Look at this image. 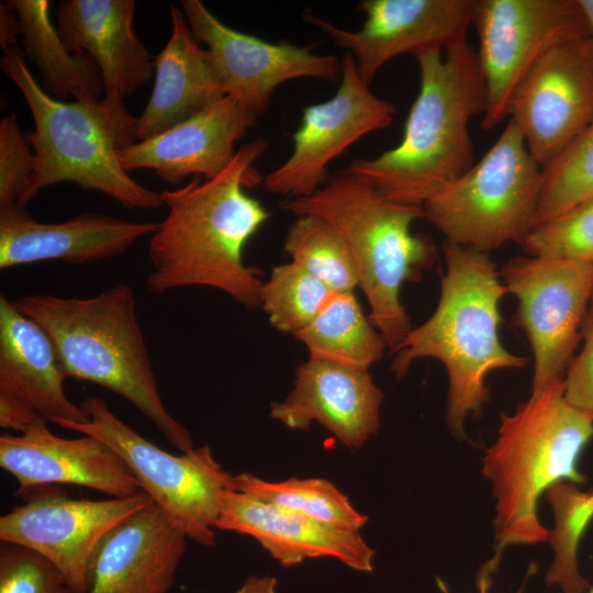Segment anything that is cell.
Listing matches in <instances>:
<instances>
[{"label":"cell","instance_id":"1","mask_svg":"<svg viewBox=\"0 0 593 593\" xmlns=\"http://www.w3.org/2000/svg\"><path fill=\"white\" fill-rule=\"evenodd\" d=\"M267 148L265 138L246 143L215 177H193L160 192L168 212L149 239L146 284L153 294L208 287L247 309L260 306L261 271L246 265L243 254L269 214L245 189L264 181L254 164Z\"/></svg>","mask_w":593,"mask_h":593},{"label":"cell","instance_id":"2","mask_svg":"<svg viewBox=\"0 0 593 593\" xmlns=\"http://www.w3.org/2000/svg\"><path fill=\"white\" fill-rule=\"evenodd\" d=\"M419 90L401 142L347 170L388 199L422 208L474 164L470 120L486 108L477 51L467 41L415 56Z\"/></svg>","mask_w":593,"mask_h":593},{"label":"cell","instance_id":"3","mask_svg":"<svg viewBox=\"0 0 593 593\" xmlns=\"http://www.w3.org/2000/svg\"><path fill=\"white\" fill-rule=\"evenodd\" d=\"M443 254L446 271L437 307L396 348L392 370L401 378L416 359L439 360L449 380L447 423L462 438L468 415L489 401V373L523 368L528 359L501 343L500 304L507 291L489 254L447 240Z\"/></svg>","mask_w":593,"mask_h":593},{"label":"cell","instance_id":"4","mask_svg":"<svg viewBox=\"0 0 593 593\" xmlns=\"http://www.w3.org/2000/svg\"><path fill=\"white\" fill-rule=\"evenodd\" d=\"M592 438L593 419L567 401L563 377L530 393L514 413L501 414L497 437L483 457L495 499L496 545L481 573L492 577L507 547L548 541L538 501L558 482H584L578 465Z\"/></svg>","mask_w":593,"mask_h":593},{"label":"cell","instance_id":"5","mask_svg":"<svg viewBox=\"0 0 593 593\" xmlns=\"http://www.w3.org/2000/svg\"><path fill=\"white\" fill-rule=\"evenodd\" d=\"M1 68L23 94L34 120L26 134L35 165L25 204L41 190L72 182L98 191L126 209L164 205L157 193L135 181L119 160L120 150L137 141V118L112 94L64 102L48 94L32 75L19 46L2 53Z\"/></svg>","mask_w":593,"mask_h":593},{"label":"cell","instance_id":"6","mask_svg":"<svg viewBox=\"0 0 593 593\" xmlns=\"http://www.w3.org/2000/svg\"><path fill=\"white\" fill-rule=\"evenodd\" d=\"M13 303L51 336L68 377L122 396L182 452L194 448L160 395L131 286L119 283L88 298L27 294Z\"/></svg>","mask_w":593,"mask_h":593},{"label":"cell","instance_id":"7","mask_svg":"<svg viewBox=\"0 0 593 593\" xmlns=\"http://www.w3.org/2000/svg\"><path fill=\"white\" fill-rule=\"evenodd\" d=\"M281 208L296 216H320L342 235L358 269L369 320L394 353L413 328L401 288L418 280L436 258L430 237L411 230L423 217V209L388 199L348 170L309 197L282 201Z\"/></svg>","mask_w":593,"mask_h":593},{"label":"cell","instance_id":"8","mask_svg":"<svg viewBox=\"0 0 593 593\" xmlns=\"http://www.w3.org/2000/svg\"><path fill=\"white\" fill-rule=\"evenodd\" d=\"M542 168L508 120L484 156L423 206V217L445 240L488 253L522 244L534 226Z\"/></svg>","mask_w":593,"mask_h":593},{"label":"cell","instance_id":"9","mask_svg":"<svg viewBox=\"0 0 593 593\" xmlns=\"http://www.w3.org/2000/svg\"><path fill=\"white\" fill-rule=\"evenodd\" d=\"M80 404L89 421L58 426L107 444L177 529L200 545L214 546L221 496L231 489L233 474L222 469L211 448L169 454L119 418L103 399L89 395Z\"/></svg>","mask_w":593,"mask_h":593},{"label":"cell","instance_id":"10","mask_svg":"<svg viewBox=\"0 0 593 593\" xmlns=\"http://www.w3.org/2000/svg\"><path fill=\"white\" fill-rule=\"evenodd\" d=\"M473 24L486 90L484 130L507 119L514 91L545 53L591 35L579 0H478Z\"/></svg>","mask_w":593,"mask_h":593},{"label":"cell","instance_id":"11","mask_svg":"<svg viewBox=\"0 0 593 593\" xmlns=\"http://www.w3.org/2000/svg\"><path fill=\"white\" fill-rule=\"evenodd\" d=\"M500 275L518 302L516 322L532 346L534 393L563 377L573 359L593 296V265L515 257Z\"/></svg>","mask_w":593,"mask_h":593},{"label":"cell","instance_id":"12","mask_svg":"<svg viewBox=\"0 0 593 593\" xmlns=\"http://www.w3.org/2000/svg\"><path fill=\"white\" fill-rule=\"evenodd\" d=\"M507 119L544 169L593 124V40L560 43L533 66L514 91Z\"/></svg>","mask_w":593,"mask_h":593},{"label":"cell","instance_id":"13","mask_svg":"<svg viewBox=\"0 0 593 593\" xmlns=\"http://www.w3.org/2000/svg\"><path fill=\"white\" fill-rule=\"evenodd\" d=\"M396 107L374 96L360 77L353 56L342 59L335 96L303 109L288 159L264 178L265 188L291 198L309 197L328 177V164L369 133L387 128Z\"/></svg>","mask_w":593,"mask_h":593},{"label":"cell","instance_id":"14","mask_svg":"<svg viewBox=\"0 0 593 593\" xmlns=\"http://www.w3.org/2000/svg\"><path fill=\"white\" fill-rule=\"evenodd\" d=\"M153 502L143 491L98 501L44 492L0 517V540L40 553L63 573L75 593H87L99 542L119 523Z\"/></svg>","mask_w":593,"mask_h":593},{"label":"cell","instance_id":"15","mask_svg":"<svg viewBox=\"0 0 593 593\" xmlns=\"http://www.w3.org/2000/svg\"><path fill=\"white\" fill-rule=\"evenodd\" d=\"M478 0H363L358 10L366 19L358 31H347L313 13L304 21L347 49L366 83L391 59L402 54L445 51L467 40Z\"/></svg>","mask_w":593,"mask_h":593},{"label":"cell","instance_id":"16","mask_svg":"<svg viewBox=\"0 0 593 593\" xmlns=\"http://www.w3.org/2000/svg\"><path fill=\"white\" fill-rule=\"evenodd\" d=\"M181 8L194 37L210 51L226 96L257 116L269 108L276 89L292 79L338 81L342 60L317 55L311 46L269 43L219 20L200 0H182Z\"/></svg>","mask_w":593,"mask_h":593},{"label":"cell","instance_id":"17","mask_svg":"<svg viewBox=\"0 0 593 593\" xmlns=\"http://www.w3.org/2000/svg\"><path fill=\"white\" fill-rule=\"evenodd\" d=\"M68 378L45 329L0 295V426L24 432L37 418L86 423L88 412L67 395Z\"/></svg>","mask_w":593,"mask_h":593},{"label":"cell","instance_id":"18","mask_svg":"<svg viewBox=\"0 0 593 593\" xmlns=\"http://www.w3.org/2000/svg\"><path fill=\"white\" fill-rule=\"evenodd\" d=\"M0 467L18 481L20 495L49 484L86 486L112 497L142 491L125 462L107 444L89 435L59 437L44 418L20 435L0 436Z\"/></svg>","mask_w":593,"mask_h":593},{"label":"cell","instance_id":"19","mask_svg":"<svg viewBox=\"0 0 593 593\" xmlns=\"http://www.w3.org/2000/svg\"><path fill=\"white\" fill-rule=\"evenodd\" d=\"M382 400L369 371L309 358L296 367L290 394L271 403L270 417L291 429L317 422L346 447L359 448L379 429Z\"/></svg>","mask_w":593,"mask_h":593},{"label":"cell","instance_id":"20","mask_svg":"<svg viewBox=\"0 0 593 593\" xmlns=\"http://www.w3.org/2000/svg\"><path fill=\"white\" fill-rule=\"evenodd\" d=\"M257 119L246 105L226 96L171 128L120 150L119 160L127 172L152 169L171 184L190 176L212 178L231 164L236 142Z\"/></svg>","mask_w":593,"mask_h":593},{"label":"cell","instance_id":"21","mask_svg":"<svg viewBox=\"0 0 593 593\" xmlns=\"http://www.w3.org/2000/svg\"><path fill=\"white\" fill-rule=\"evenodd\" d=\"M157 227L155 222H130L99 213L43 223L27 212L26 205H0V269L52 260H103L123 254Z\"/></svg>","mask_w":593,"mask_h":593},{"label":"cell","instance_id":"22","mask_svg":"<svg viewBox=\"0 0 593 593\" xmlns=\"http://www.w3.org/2000/svg\"><path fill=\"white\" fill-rule=\"evenodd\" d=\"M215 528L255 538L282 567L332 557L357 571L373 570L376 551L359 532L337 528L231 489L221 496Z\"/></svg>","mask_w":593,"mask_h":593},{"label":"cell","instance_id":"23","mask_svg":"<svg viewBox=\"0 0 593 593\" xmlns=\"http://www.w3.org/2000/svg\"><path fill=\"white\" fill-rule=\"evenodd\" d=\"M186 540L153 502L119 523L99 542L87 593H167Z\"/></svg>","mask_w":593,"mask_h":593},{"label":"cell","instance_id":"24","mask_svg":"<svg viewBox=\"0 0 593 593\" xmlns=\"http://www.w3.org/2000/svg\"><path fill=\"white\" fill-rule=\"evenodd\" d=\"M134 0H63L56 27L74 54H87L98 65L104 93L131 96L155 71L154 58L136 36Z\"/></svg>","mask_w":593,"mask_h":593},{"label":"cell","instance_id":"25","mask_svg":"<svg viewBox=\"0 0 593 593\" xmlns=\"http://www.w3.org/2000/svg\"><path fill=\"white\" fill-rule=\"evenodd\" d=\"M171 33L154 57L152 96L137 118V141L154 137L226 97L208 48L192 34L183 11L169 5Z\"/></svg>","mask_w":593,"mask_h":593},{"label":"cell","instance_id":"26","mask_svg":"<svg viewBox=\"0 0 593 593\" xmlns=\"http://www.w3.org/2000/svg\"><path fill=\"white\" fill-rule=\"evenodd\" d=\"M8 1L16 11L24 52L41 72L43 89L58 100L101 98L104 83L98 65L89 55L67 48L51 20V1Z\"/></svg>","mask_w":593,"mask_h":593},{"label":"cell","instance_id":"27","mask_svg":"<svg viewBox=\"0 0 593 593\" xmlns=\"http://www.w3.org/2000/svg\"><path fill=\"white\" fill-rule=\"evenodd\" d=\"M310 358L369 371L388 345L355 296V292H334L313 321L294 334Z\"/></svg>","mask_w":593,"mask_h":593},{"label":"cell","instance_id":"28","mask_svg":"<svg viewBox=\"0 0 593 593\" xmlns=\"http://www.w3.org/2000/svg\"><path fill=\"white\" fill-rule=\"evenodd\" d=\"M231 490L346 530L359 532L368 521L344 493L324 479L270 482L244 472L233 475Z\"/></svg>","mask_w":593,"mask_h":593},{"label":"cell","instance_id":"29","mask_svg":"<svg viewBox=\"0 0 593 593\" xmlns=\"http://www.w3.org/2000/svg\"><path fill=\"white\" fill-rule=\"evenodd\" d=\"M284 251L334 292L359 288L358 269L345 239L326 220L298 215L288 228Z\"/></svg>","mask_w":593,"mask_h":593},{"label":"cell","instance_id":"30","mask_svg":"<svg viewBox=\"0 0 593 593\" xmlns=\"http://www.w3.org/2000/svg\"><path fill=\"white\" fill-rule=\"evenodd\" d=\"M546 499L555 514L556 526L548 539L555 556L545 581L559 585L564 593H583L591 585L579 571L578 549L593 513L585 503L584 491L568 481L552 485Z\"/></svg>","mask_w":593,"mask_h":593},{"label":"cell","instance_id":"31","mask_svg":"<svg viewBox=\"0 0 593 593\" xmlns=\"http://www.w3.org/2000/svg\"><path fill=\"white\" fill-rule=\"evenodd\" d=\"M334 293L306 269L290 261L272 268L260 291V306L270 324L296 334L307 326Z\"/></svg>","mask_w":593,"mask_h":593},{"label":"cell","instance_id":"32","mask_svg":"<svg viewBox=\"0 0 593 593\" xmlns=\"http://www.w3.org/2000/svg\"><path fill=\"white\" fill-rule=\"evenodd\" d=\"M591 198L593 124L542 169V184L534 226Z\"/></svg>","mask_w":593,"mask_h":593},{"label":"cell","instance_id":"33","mask_svg":"<svg viewBox=\"0 0 593 593\" xmlns=\"http://www.w3.org/2000/svg\"><path fill=\"white\" fill-rule=\"evenodd\" d=\"M521 246L529 256L593 265V198L535 225Z\"/></svg>","mask_w":593,"mask_h":593},{"label":"cell","instance_id":"34","mask_svg":"<svg viewBox=\"0 0 593 593\" xmlns=\"http://www.w3.org/2000/svg\"><path fill=\"white\" fill-rule=\"evenodd\" d=\"M0 593H75L63 573L24 546L1 541Z\"/></svg>","mask_w":593,"mask_h":593},{"label":"cell","instance_id":"35","mask_svg":"<svg viewBox=\"0 0 593 593\" xmlns=\"http://www.w3.org/2000/svg\"><path fill=\"white\" fill-rule=\"evenodd\" d=\"M16 115L0 121V205L25 204L34 171L35 155Z\"/></svg>","mask_w":593,"mask_h":593},{"label":"cell","instance_id":"36","mask_svg":"<svg viewBox=\"0 0 593 593\" xmlns=\"http://www.w3.org/2000/svg\"><path fill=\"white\" fill-rule=\"evenodd\" d=\"M582 348L566 370L567 401L593 419V296L581 326Z\"/></svg>","mask_w":593,"mask_h":593},{"label":"cell","instance_id":"37","mask_svg":"<svg viewBox=\"0 0 593 593\" xmlns=\"http://www.w3.org/2000/svg\"><path fill=\"white\" fill-rule=\"evenodd\" d=\"M20 22L16 11L9 1L0 4V47L2 53L18 46Z\"/></svg>","mask_w":593,"mask_h":593},{"label":"cell","instance_id":"38","mask_svg":"<svg viewBox=\"0 0 593 593\" xmlns=\"http://www.w3.org/2000/svg\"><path fill=\"white\" fill-rule=\"evenodd\" d=\"M235 593H276L273 577H250Z\"/></svg>","mask_w":593,"mask_h":593},{"label":"cell","instance_id":"39","mask_svg":"<svg viewBox=\"0 0 593 593\" xmlns=\"http://www.w3.org/2000/svg\"><path fill=\"white\" fill-rule=\"evenodd\" d=\"M579 2L586 18L591 37L593 40V0H579Z\"/></svg>","mask_w":593,"mask_h":593},{"label":"cell","instance_id":"40","mask_svg":"<svg viewBox=\"0 0 593 593\" xmlns=\"http://www.w3.org/2000/svg\"><path fill=\"white\" fill-rule=\"evenodd\" d=\"M478 585H479V593H488L489 586L491 584V578L478 575L477 579ZM523 589H521L517 593H522Z\"/></svg>","mask_w":593,"mask_h":593},{"label":"cell","instance_id":"41","mask_svg":"<svg viewBox=\"0 0 593 593\" xmlns=\"http://www.w3.org/2000/svg\"><path fill=\"white\" fill-rule=\"evenodd\" d=\"M583 593H593V585H591L585 592Z\"/></svg>","mask_w":593,"mask_h":593}]
</instances>
